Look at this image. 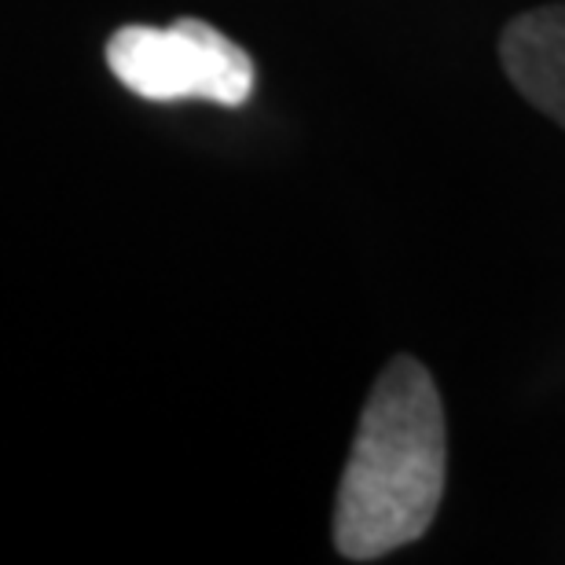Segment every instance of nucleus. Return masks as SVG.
Listing matches in <instances>:
<instances>
[{
  "label": "nucleus",
  "mask_w": 565,
  "mask_h": 565,
  "mask_svg": "<svg viewBox=\"0 0 565 565\" xmlns=\"http://www.w3.org/2000/svg\"><path fill=\"white\" fill-rule=\"evenodd\" d=\"M448 473L440 393L415 356L390 360L360 415L334 507V544L375 562L426 536Z\"/></svg>",
  "instance_id": "1"
},
{
  "label": "nucleus",
  "mask_w": 565,
  "mask_h": 565,
  "mask_svg": "<svg viewBox=\"0 0 565 565\" xmlns=\"http://www.w3.org/2000/svg\"><path fill=\"white\" fill-rule=\"evenodd\" d=\"M107 66L129 93L154 104L210 99L243 107L254 93V63L239 44L202 19L173 26H121L107 41Z\"/></svg>",
  "instance_id": "2"
},
{
  "label": "nucleus",
  "mask_w": 565,
  "mask_h": 565,
  "mask_svg": "<svg viewBox=\"0 0 565 565\" xmlns=\"http://www.w3.org/2000/svg\"><path fill=\"white\" fill-rule=\"evenodd\" d=\"M500 60L518 93L565 129V4L507 22Z\"/></svg>",
  "instance_id": "3"
}]
</instances>
